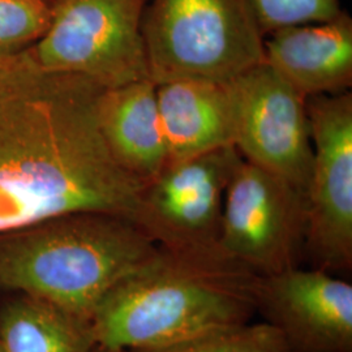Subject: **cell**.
Returning a JSON list of instances; mask_svg holds the SVG:
<instances>
[{"mask_svg":"<svg viewBox=\"0 0 352 352\" xmlns=\"http://www.w3.org/2000/svg\"><path fill=\"white\" fill-rule=\"evenodd\" d=\"M103 90L80 76L45 72L23 54L0 69V234L77 212L135 222L145 184L103 139Z\"/></svg>","mask_w":352,"mask_h":352,"instance_id":"cell-1","label":"cell"},{"mask_svg":"<svg viewBox=\"0 0 352 352\" xmlns=\"http://www.w3.org/2000/svg\"><path fill=\"white\" fill-rule=\"evenodd\" d=\"M260 278L219 250L160 248L102 300L91 318L94 338L102 347L140 351L247 324L258 312Z\"/></svg>","mask_w":352,"mask_h":352,"instance_id":"cell-2","label":"cell"},{"mask_svg":"<svg viewBox=\"0 0 352 352\" xmlns=\"http://www.w3.org/2000/svg\"><path fill=\"white\" fill-rule=\"evenodd\" d=\"M158 250L123 215H58L0 234V292L37 296L91 321L106 295Z\"/></svg>","mask_w":352,"mask_h":352,"instance_id":"cell-3","label":"cell"},{"mask_svg":"<svg viewBox=\"0 0 352 352\" xmlns=\"http://www.w3.org/2000/svg\"><path fill=\"white\" fill-rule=\"evenodd\" d=\"M142 37L151 81L230 82L264 62L248 0H148Z\"/></svg>","mask_w":352,"mask_h":352,"instance_id":"cell-4","label":"cell"},{"mask_svg":"<svg viewBox=\"0 0 352 352\" xmlns=\"http://www.w3.org/2000/svg\"><path fill=\"white\" fill-rule=\"evenodd\" d=\"M148 0H52L50 23L23 56L51 74L103 89L151 78L142 37Z\"/></svg>","mask_w":352,"mask_h":352,"instance_id":"cell-5","label":"cell"},{"mask_svg":"<svg viewBox=\"0 0 352 352\" xmlns=\"http://www.w3.org/2000/svg\"><path fill=\"white\" fill-rule=\"evenodd\" d=\"M305 228L302 190L241 160L227 184L219 252L260 277L273 276L298 266Z\"/></svg>","mask_w":352,"mask_h":352,"instance_id":"cell-6","label":"cell"},{"mask_svg":"<svg viewBox=\"0 0 352 352\" xmlns=\"http://www.w3.org/2000/svg\"><path fill=\"white\" fill-rule=\"evenodd\" d=\"M314 164L305 190V245L317 269H352V94L307 98Z\"/></svg>","mask_w":352,"mask_h":352,"instance_id":"cell-7","label":"cell"},{"mask_svg":"<svg viewBox=\"0 0 352 352\" xmlns=\"http://www.w3.org/2000/svg\"><path fill=\"white\" fill-rule=\"evenodd\" d=\"M241 160L223 146L168 162L141 190L135 223L167 251H218L227 184Z\"/></svg>","mask_w":352,"mask_h":352,"instance_id":"cell-8","label":"cell"},{"mask_svg":"<svg viewBox=\"0 0 352 352\" xmlns=\"http://www.w3.org/2000/svg\"><path fill=\"white\" fill-rule=\"evenodd\" d=\"M228 85L235 111L234 146L241 158L305 195L314 164L307 100L265 62Z\"/></svg>","mask_w":352,"mask_h":352,"instance_id":"cell-9","label":"cell"},{"mask_svg":"<svg viewBox=\"0 0 352 352\" xmlns=\"http://www.w3.org/2000/svg\"><path fill=\"white\" fill-rule=\"evenodd\" d=\"M257 311L292 352H352V286L299 266L260 278Z\"/></svg>","mask_w":352,"mask_h":352,"instance_id":"cell-10","label":"cell"},{"mask_svg":"<svg viewBox=\"0 0 352 352\" xmlns=\"http://www.w3.org/2000/svg\"><path fill=\"white\" fill-rule=\"evenodd\" d=\"M264 62L307 98L349 91L352 85V19L287 26L264 37Z\"/></svg>","mask_w":352,"mask_h":352,"instance_id":"cell-11","label":"cell"},{"mask_svg":"<svg viewBox=\"0 0 352 352\" xmlns=\"http://www.w3.org/2000/svg\"><path fill=\"white\" fill-rule=\"evenodd\" d=\"M168 162L234 146L235 111L228 82L197 78L157 85Z\"/></svg>","mask_w":352,"mask_h":352,"instance_id":"cell-12","label":"cell"},{"mask_svg":"<svg viewBox=\"0 0 352 352\" xmlns=\"http://www.w3.org/2000/svg\"><path fill=\"white\" fill-rule=\"evenodd\" d=\"M98 123L116 162L146 184L168 164L157 103V84L151 78L104 89L98 101Z\"/></svg>","mask_w":352,"mask_h":352,"instance_id":"cell-13","label":"cell"},{"mask_svg":"<svg viewBox=\"0 0 352 352\" xmlns=\"http://www.w3.org/2000/svg\"><path fill=\"white\" fill-rule=\"evenodd\" d=\"M0 299V342L6 352H90L91 321L23 292Z\"/></svg>","mask_w":352,"mask_h":352,"instance_id":"cell-14","label":"cell"},{"mask_svg":"<svg viewBox=\"0 0 352 352\" xmlns=\"http://www.w3.org/2000/svg\"><path fill=\"white\" fill-rule=\"evenodd\" d=\"M129 352H292L277 329L267 322L225 327L175 344Z\"/></svg>","mask_w":352,"mask_h":352,"instance_id":"cell-15","label":"cell"},{"mask_svg":"<svg viewBox=\"0 0 352 352\" xmlns=\"http://www.w3.org/2000/svg\"><path fill=\"white\" fill-rule=\"evenodd\" d=\"M47 0H0V69L12 64L46 32Z\"/></svg>","mask_w":352,"mask_h":352,"instance_id":"cell-16","label":"cell"},{"mask_svg":"<svg viewBox=\"0 0 352 352\" xmlns=\"http://www.w3.org/2000/svg\"><path fill=\"white\" fill-rule=\"evenodd\" d=\"M263 32L269 33L311 23H322L338 17L344 10L340 0H248Z\"/></svg>","mask_w":352,"mask_h":352,"instance_id":"cell-17","label":"cell"},{"mask_svg":"<svg viewBox=\"0 0 352 352\" xmlns=\"http://www.w3.org/2000/svg\"><path fill=\"white\" fill-rule=\"evenodd\" d=\"M90 352H124V351H118V350H111V349H107V347H102V346H96L93 350Z\"/></svg>","mask_w":352,"mask_h":352,"instance_id":"cell-18","label":"cell"},{"mask_svg":"<svg viewBox=\"0 0 352 352\" xmlns=\"http://www.w3.org/2000/svg\"><path fill=\"white\" fill-rule=\"evenodd\" d=\"M0 352H6L4 351V349H3V344H1V342H0Z\"/></svg>","mask_w":352,"mask_h":352,"instance_id":"cell-19","label":"cell"},{"mask_svg":"<svg viewBox=\"0 0 352 352\" xmlns=\"http://www.w3.org/2000/svg\"><path fill=\"white\" fill-rule=\"evenodd\" d=\"M47 1H49V3H52V0H47Z\"/></svg>","mask_w":352,"mask_h":352,"instance_id":"cell-20","label":"cell"}]
</instances>
